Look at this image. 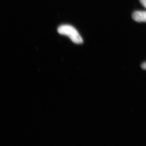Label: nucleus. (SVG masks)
I'll use <instances>...</instances> for the list:
<instances>
[{
    "label": "nucleus",
    "instance_id": "nucleus-2",
    "mask_svg": "<svg viewBox=\"0 0 146 146\" xmlns=\"http://www.w3.org/2000/svg\"><path fill=\"white\" fill-rule=\"evenodd\" d=\"M132 18L137 22H146V11H138L133 12Z\"/></svg>",
    "mask_w": 146,
    "mask_h": 146
},
{
    "label": "nucleus",
    "instance_id": "nucleus-4",
    "mask_svg": "<svg viewBox=\"0 0 146 146\" xmlns=\"http://www.w3.org/2000/svg\"><path fill=\"white\" fill-rule=\"evenodd\" d=\"M141 67H142V69L146 70V62L142 64V65H141Z\"/></svg>",
    "mask_w": 146,
    "mask_h": 146
},
{
    "label": "nucleus",
    "instance_id": "nucleus-3",
    "mask_svg": "<svg viewBox=\"0 0 146 146\" xmlns=\"http://www.w3.org/2000/svg\"><path fill=\"white\" fill-rule=\"evenodd\" d=\"M140 1L141 4L146 9V0H140Z\"/></svg>",
    "mask_w": 146,
    "mask_h": 146
},
{
    "label": "nucleus",
    "instance_id": "nucleus-1",
    "mask_svg": "<svg viewBox=\"0 0 146 146\" xmlns=\"http://www.w3.org/2000/svg\"><path fill=\"white\" fill-rule=\"evenodd\" d=\"M59 34L69 37L74 43L81 44L83 41L81 35L74 27L70 25H64L60 26L58 29Z\"/></svg>",
    "mask_w": 146,
    "mask_h": 146
}]
</instances>
